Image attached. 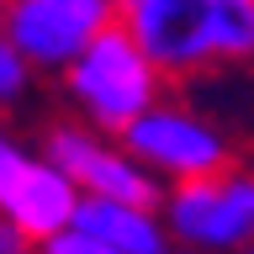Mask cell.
Wrapping results in <instances>:
<instances>
[{
    "label": "cell",
    "mask_w": 254,
    "mask_h": 254,
    "mask_svg": "<svg viewBox=\"0 0 254 254\" xmlns=\"http://www.w3.org/2000/svg\"><path fill=\"white\" fill-rule=\"evenodd\" d=\"M117 21L164 79L254 59V0H117Z\"/></svg>",
    "instance_id": "cell-1"
},
{
    "label": "cell",
    "mask_w": 254,
    "mask_h": 254,
    "mask_svg": "<svg viewBox=\"0 0 254 254\" xmlns=\"http://www.w3.org/2000/svg\"><path fill=\"white\" fill-rule=\"evenodd\" d=\"M59 79H64V95H69L74 117L90 122L95 132H111V138L164 95L159 64L132 43V32H127L122 21H106V27L59 69Z\"/></svg>",
    "instance_id": "cell-2"
},
{
    "label": "cell",
    "mask_w": 254,
    "mask_h": 254,
    "mask_svg": "<svg viewBox=\"0 0 254 254\" xmlns=\"http://www.w3.org/2000/svg\"><path fill=\"white\" fill-rule=\"evenodd\" d=\"M159 217L170 249L233 254L254 244V170L222 164L196 180H175L159 196Z\"/></svg>",
    "instance_id": "cell-3"
},
{
    "label": "cell",
    "mask_w": 254,
    "mask_h": 254,
    "mask_svg": "<svg viewBox=\"0 0 254 254\" xmlns=\"http://www.w3.org/2000/svg\"><path fill=\"white\" fill-rule=\"evenodd\" d=\"M117 143H122L132 159H143L164 186L196 180V175H212V170H222V164H233L228 132H222L217 122H206L201 111L180 106V101H164V95H159L143 117H132V122L117 132Z\"/></svg>",
    "instance_id": "cell-4"
},
{
    "label": "cell",
    "mask_w": 254,
    "mask_h": 254,
    "mask_svg": "<svg viewBox=\"0 0 254 254\" xmlns=\"http://www.w3.org/2000/svg\"><path fill=\"white\" fill-rule=\"evenodd\" d=\"M43 154L59 164V170L74 175L79 190H95V196H122V201H143V206H159L164 196V180H159L143 159H132L111 132H95L90 122H53L43 132Z\"/></svg>",
    "instance_id": "cell-5"
},
{
    "label": "cell",
    "mask_w": 254,
    "mask_h": 254,
    "mask_svg": "<svg viewBox=\"0 0 254 254\" xmlns=\"http://www.w3.org/2000/svg\"><path fill=\"white\" fill-rule=\"evenodd\" d=\"M106 21L117 0H5V43L37 74H59Z\"/></svg>",
    "instance_id": "cell-6"
},
{
    "label": "cell",
    "mask_w": 254,
    "mask_h": 254,
    "mask_svg": "<svg viewBox=\"0 0 254 254\" xmlns=\"http://www.w3.org/2000/svg\"><path fill=\"white\" fill-rule=\"evenodd\" d=\"M74 206H79L74 175L59 170L48 154H27V159H21V170L0 186V212H5V217L32 238V249H43L48 233L69 228Z\"/></svg>",
    "instance_id": "cell-7"
},
{
    "label": "cell",
    "mask_w": 254,
    "mask_h": 254,
    "mask_svg": "<svg viewBox=\"0 0 254 254\" xmlns=\"http://www.w3.org/2000/svg\"><path fill=\"white\" fill-rule=\"evenodd\" d=\"M69 228L90 238L95 254H164L170 249V233H164V217L159 206L143 201H122V196H95V190H79V206Z\"/></svg>",
    "instance_id": "cell-8"
},
{
    "label": "cell",
    "mask_w": 254,
    "mask_h": 254,
    "mask_svg": "<svg viewBox=\"0 0 254 254\" xmlns=\"http://www.w3.org/2000/svg\"><path fill=\"white\" fill-rule=\"evenodd\" d=\"M32 79H37V69H32V64L21 59L5 37H0V111L21 106V101L32 95Z\"/></svg>",
    "instance_id": "cell-9"
},
{
    "label": "cell",
    "mask_w": 254,
    "mask_h": 254,
    "mask_svg": "<svg viewBox=\"0 0 254 254\" xmlns=\"http://www.w3.org/2000/svg\"><path fill=\"white\" fill-rule=\"evenodd\" d=\"M21 159H27V148H21V138H16L11 127L0 122V186H5V180H11L16 170H21Z\"/></svg>",
    "instance_id": "cell-10"
},
{
    "label": "cell",
    "mask_w": 254,
    "mask_h": 254,
    "mask_svg": "<svg viewBox=\"0 0 254 254\" xmlns=\"http://www.w3.org/2000/svg\"><path fill=\"white\" fill-rule=\"evenodd\" d=\"M27 249H32V238L21 233V228H16L5 212H0V254H27Z\"/></svg>",
    "instance_id": "cell-11"
},
{
    "label": "cell",
    "mask_w": 254,
    "mask_h": 254,
    "mask_svg": "<svg viewBox=\"0 0 254 254\" xmlns=\"http://www.w3.org/2000/svg\"><path fill=\"white\" fill-rule=\"evenodd\" d=\"M0 37H5V0H0Z\"/></svg>",
    "instance_id": "cell-12"
},
{
    "label": "cell",
    "mask_w": 254,
    "mask_h": 254,
    "mask_svg": "<svg viewBox=\"0 0 254 254\" xmlns=\"http://www.w3.org/2000/svg\"><path fill=\"white\" fill-rule=\"evenodd\" d=\"M249 249H254V244H249Z\"/></svg>",
    "instance_id": "cell-13"
}]
</instances>
